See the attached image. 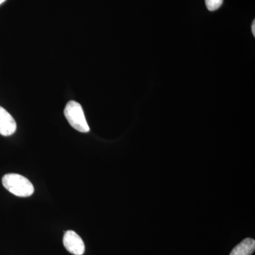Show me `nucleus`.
I'll list each match as a JSON object with an SVG mask.
<instances>
[{"mask_svg":"<svg viewBox=\"0 0 255 255\" xmlns=\"http://www.w3.org/2000/svg\"><path fill=\"white\" fill-rule=\"evenodd\" d=\"M2 184L9 192L19 197H28L34 192V187L27 178L18 174H5Z\"/></svg>","mask_w":255,"mask_h":255,"instance_id":"f257e3e1","label":"nucleus"},{"mask_svg":"<svg viewBox=\"0 0 255 255\" xmlns=\"http://www.w3.org/2000/svg\"><path fill=\"white\" fill-rule=\"evenodd\" d=\"M65 118L73 128L81 132H88L90 127L87 124L82 106L75 101H70L64 110Z\"/></svg>","mask_w":255,"mask_h":255,"instance_id":"f03ea898","label":"nucleus"},{"mask_svg":"<svg viewBox=\"0 0 255 255\" xmlns=\"http://www.w3.org/2000/svg\"><path fill=\"white\" fill-rule=\"evenodd\" d=\"M65 249L74 255H82L85 251V243L75 231H68L63 237Z\"/></svg>","mask_w":255,"mask_h":255,"instance_id":"7ed1b4c3","label":"nucleus"},{"mask_svg":"<svg viewBox=\"0 0 255 255\" xmlns=\"http://www.w3.org/2000/svg\"><path fill=\"white\" fill-rule=\"evenodd\" d=\"M16 130V123L14 118L3 107H0V134L9 136Z\"/></svg>","mask_w":255,"mask_h":255,"instance_id":"20e7f679","label":"nucleus"},{"mask_svg":"<svg viewBox=\"0 0 255 255\" xmlns=\"http://www.w3.org/2000/svg\"><path fill=\"white\" fill-rule=\"evenodd\" d=\"M255 250V241L252 238H246L231 252L230 255H251Z\"/></svg>","mask_w":255,"mask_h":255,"instance_id":"39448f33","label":"nucleus"},{"mask_svg":"<svg viewBox=\"0 0 255 255\" xmlns=\"http://www.w3.org/2000/svg\"><path fill=\"white\" fill-rule=\"evenodd\" d=\"M206 7L209 11H216L221 7L223 0H205Z\"/></svg>","mask_w":255,"mask_h":255,"instance_id":"423d86ee","label":"nucleus"},{"mask_svg":"<svg viewBox=\"0 0 255 255\" xmlns=\"http://www.w3.org/2000/svg\"><path fill=\"white\" fill-rule=\"evenodd\" d=\"M252 31H253V36H255V21H253V25H252Z\"/></svg>","mask_w":255,"mask_h":255,"instance_id":"0eeeda50","label":"nucleus"},{"mask_svg":"<svg viewBox=\"0 0 255 255\" xmlns=\"http://www.w3.org/2000/svg\"><path fill=\"white\" fill-rule=\"evenodd\" d=\"M5 1H6V0H0V4H2V3H4Z\"/></svg>","mask_w":255,"mask_h":255,"instance_id":"6e6552de","label":"nucleus"}]
</instances>
